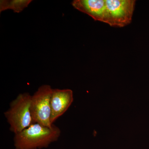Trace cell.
<instances>
[{
    "mask_svg": "<svg viewBox=\"0 0 149 149\" xmlns=\"http://www.w3.org/2000/svg\"><path fill=\"white\" fill-rule=\"evenodd\" d=\"M32 95L26 93L20 94L12 101L4 116L10 125V130L15 134L21 132L33 123L30 104Z\"/></svg>",
    "mask_w": 149,
    "mask_h": 149,
    "instance_id": "7a4b0ae2",
    "label": "cell"
},
{
    "mask_svg": "<svg viewBox=\"0 0 149 149\" xmlns=\"http://www.w3.org/2000/svg\"><path fill=\"white\" fill-rule=\"evenodd\" d=\"M60 129L53 124L52 128L39 123H32L21 132L15 134L14 146L16 149H37L47 148L58 140Z\"/></svg>",
    "mask_w": 149,
    "mask_h": 149,
    "instance_id": "6da1fadb",
    "label": "cell"
},
{
    "mask_svg": "<svg viewBox=\"0 0 149 149\" xmlns=\"http://www.w3.org/2000/svg\"><path fill=\"white\" fill-rule=\"evenodd\" d=\"M31 0H1L0 1V12L7 10H12L14 12L19 13L27 8L31 3Z\"/></svg>",
    "mask_w": 149,
    "mask_h": 149,
    "instance_id": "52a82bcc",
    "label": "cell"
},
{
    "mask_svg": "<svg viewBox=\"0 0 149 149\" xmlns=\"http://www.w3.org/2000/svg\"><path fill=\"white\" fill-rule=\"evenodd\" d=\"M73 101V92L69 89H53L51 99L52 124L68 109Z\"/></svg>",
    "mask_w": 149,
    "mask_h": 149,
    "instance_id": "5b68a950",
    "label": "cell"
},
{
    "mask_svg": "<svg viewBox=\"0 0 149 149\" xmlns=\"http://www.w3.org/2000/svg\"><path fill=\"white\" fill-rule=\"evenodd\" d=\"M135 0H106L107 24L122 27L130 24L135 9Z\"/></svg>",
    "mask_w": 149,
    "mask_h": 149,
    "instance_id": "277c9868",
    "label": "cell"
},
{
    "mask_svg": "<svg viewBox=\"0 0 149 149\" xmlns=\"http://www.w3.org/2000/svg\"><path fill=\"white\" fill-rule=\"evenodd\" d=\"M71 4L74 8L86 14L95 21L106 23V0H74Z\"/></svg>",
    "mask_w": 149,
    "mask_h": 149,
    "instance_id": "8992f818",
    "label": "cell"
},
{
    "mask_svg": "<svg viewBox=\"0 0 149 149\" xmlns=\"http://www.w3.org/2000/svg\"><path fill=\"white\" fill-rule=\"evenodd\" d=\"M53 89L48 85L40 86L31 97L30 112L33 123L52 128L51 99Z\"/></svg>",
    "mask_w": 149,
    "mask_h": 149,
    "instance_id": "3957f363",
    "label": "cell"
}]
</instances>
